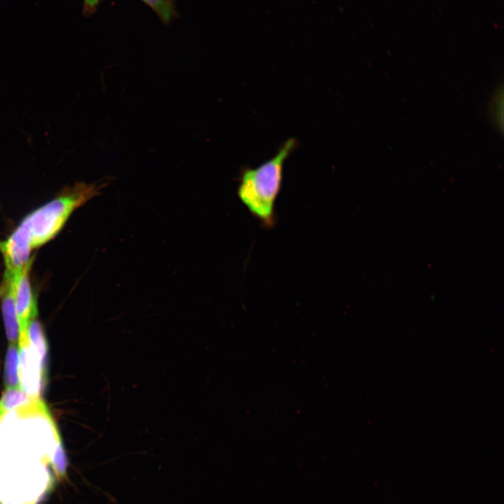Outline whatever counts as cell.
<instances>
[{"instance_id": "6da1fadb", "label": "cell", "mask_w": 504, "mask_h": 504, "mask_svg": "<svg viewBox=\"0 0 504 504\" xmlns=\"http://www.w3.org/2000/svg\"><path fill=\"white\" fill-rule=\"evenodd\" d=\"M111 181H79L64 187L50 201L28 214L12 234L31 250L44 245L59 232L75 210L99 196Z\"/></svg>"}, {"instance_id": "7a4b0ae2", "label": "cell", "mask_w": 504, "mask_h": 504, "mask_svg": "<svg viewBox=\"0 0 504 504\" xmlns=\"http://www.w3.org/2000/svg\"><path fill=\"white\" fill-rule=\"evenodd\" d=\"M295 145V139H288L272 159L254 169H246L242 173L238 196L255 216L267 224L273 220L274 202L281 186L284 163Z\"/></svg>"}, {"instance_id": "3957f363", "label": "cell", "mask_w": 504, "mask_h": 504, "mask_svg": "<svg viewBox=\"0 0 504 504\" xmlns=\"http://www.w3.org/2000/svg\"><path fill=\"white\" fill-rule=\"evenodd\" d=\"M18 375L20 388L32 398H40L47 382V363L30 343L27 335L18 340Z\"/></svg>"}, {"instance_id": "277c9868", "label": "cell", "mask_w": 504, "mask_h": 504, "mask_svg": "<svg viewBox=\"0 0 504 504\" xmlns=\"http://www.w3.org/2000/svg\"><path fill=\"white\" fill-rule=\"evenodd\" d=\"M33 260L34 257L22 269L15 272L14 298L20 336L27 334L29 323L38 315L37 300L29 278Z\"/></svg>"}, {"instance_id": "5b68a950", "label": "cell", "mask_w": 504, "mask_h": 504, "mask_svg": "<svg viewBox=\"0 0 504 504\" xmlns=\"http://www.w3.org/2000/svg\"><path fill=\"white\" fill-rule=\"evenodd\" d=\"M14 277L15 272L5 268L0 283V304L6 337L10 344H17L20 328L14 298Z\"/></svg>"}, {"instance_id": "8992f818", "label": "cell", "mask_w": 504, "mask_h": 504, "mask_svg": "<svg viewBox=\"0 0 504 504\" xmlns=\"http://www.w3.org/2000/svg\"><path fill=\"white\" fill-rule=\"evenodd\" d=\"M19 348L17 344H10L6 354L4 379L8 388H20L18 375Z\"/></svg>"}, {"instance_id": "52a82bcc", "label": "cell", "mask_w": 504, "mask_h": 504, "mask_svg": "<svg viewBox=\"0 0 504 504\" xmlns=\"http://www.w3.org/2000/svg\"><path fill=\"white\" fill-rule=\"evenodd\" d=\"M34 399L20 388H8L0 399V417L4 414L26 405Z\"/></svg>"}, {"instance_id": "ba28073f", "label": "cell", "mask_w": 504, "mask_h": 504, "mask_svg": "<svg viewBox=\"0 0 504 504\" xmlns=\"http://www.w3.org/2000/svg\"><path fill=\"white\" fill-rule=\"evenodd\" d=\"M27 337L30 343L37 350L41 359L47 363L48 344L41 323L37 320H32L27 330Z\"/></svg>"}, {"instance_id": "9c48e42d", "label": "cell", "mask_w": 504, "mask_h": 504, "mask_svg": "<svg viewBox=\"0 0 504 504\" xmlns=\"http://www.w3.org/2000/svg\"><path fill=\"white\" fill-rule=\"evenodd\" d=\"M151 8L161 21L168 24L171 20L177 16L176 9V0H141Z\"/></svg>"}, {"instance_id": "30bf717a", "label": "cell", "mask_w": 504, "mask_h": 504, "mask_svg": "<svg viewBox=\"0 0 504 504\" xmlns=\"http://www.w3.org/2000/svg\"><path fill=\"white\" fill-rule=\"evenodd\" d=\"M50 463L56 476L63 479L66 477V469L68 460L64 451L62 439H59L56 445L54 454L50 459Z\"/></svg>"}, {"instance_id": "8fae6325", "label": "cell", "mask_w": 504, "mask_h": 504, "mask_svg": "<svg viewBox=\"0 0 504 504\" xmlns=\"http://www.w3.org/2000/svg\"><path fill=\"white\" fill-rule=\"evenodd\" d=\"M101 1L102 0H83V15L88 18L95 13Z\"/></svg>"}]
</instances>
